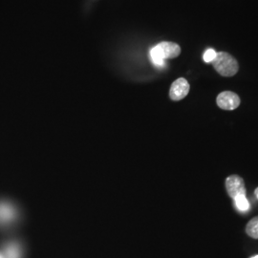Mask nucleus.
<instances>
[{
  "mask_svg": "<svg viewBox=\"0 0 258 258\" xmlns=\"http://www.w3.org/2000/svg\"><path fill=\"white\" fill-rule=\"evenodd\" d=\"M0 258H3V257H2V256H1V255H0Z\"/></svg>",
  "mask_w": 258,
  "mask_h": 258,
  "instance_id": "obj_13",
  "label": "nucleus"
},
{
  "mask_svg": "<svg viewBox=\"0 0 258 258\" xmlns=\"http://www.w3.org/2000/svg\"><path fill=\"white\" fill-rule=\"evenodd\" d=\"M212 64L215 70L223 77H232L239 70L237 60L227 52L217 53Z\"/></svg>",
  "mask_w": 258,
  "mask_h": 258,
  "instance_id": "obj_2",
  "label": "nucleus"
},
{
  "mask_svg": "<svg viewBox=\"0 0 258 258\" xmlns=\"http://www.w3.org/2000/svg\"><path fill=\"white\" fill-rule=\"evenodd\" d=\"M234 203L236 206V209L241 212H248L249 210V203L246 197V195H239L237 197H235L234 199Z\"/></svg>",
  "mask_w": 258,
  "mask_h": 258,
  "instance_id": "obj_7",
  "label": "nucleus"
},
{
  "mask_svg": "<svg viewBox=\"0 0 258 258\" xmlns=\"http://www.w3.org/2000/svg\"><path fill=\"white\" fill-rule=\"evenodd\" d=\"M254 194H255V196H256V198L258 199V187L255 189V191H254Z\"/></svg>",
  "mask_w": 258,
  "mask_h": 258,
  "instance_id": "obj_11",
  "label": "nucleus"
},
{
  "mask_svg": "<svg viewBox=\"0 0 258 258\" xmlns=\"http://www.w3.org/2000/svg\"><path fill=\"white\" fill-rule=\"evenodd\" d=\"M251 258H258V255H255V256H253V257Z\"/></svg>",
  "mask_w": 258,
  "mask_h": 258,
  "instance_id": "obj_12",
  "label": "nucleus"
},
{
  "mask_svg": "<svg viewBox=\"0 0 258 258\" xmlns=\"http://www.w3.org/2000/svg\"><path fill=\"white\" fill-rule=\"evenodd\" d=\"M16 216V211L11 204L0 203V224H6L12 221Z\"/></svg>",
  "mask_w": 258,
  "mask_h": 258,
  "instance_id": "obj_6",
  "label": "nucleus"
},
{
  "mask_svg": "<svg viewBox=\"0 0 258 258\" xmlns=\"http://www.w3.org/2000/svg\"><path fill=\"white\" fill-rule=\"evenodd\" d=\"M217 105L224 110H234L240 104V98L237 94L231 91L220 93L216 99Z\"/></svg>",
  "mask_w": 258,
  "mask_h": 258,
  "instance_id": "obj_3",
  "label": "nucleus"
},
{
  "mask_svg": "<svg viewBox=\"0 0 258 258\" xmlns=\"http://www.w3.org/2000/svg\"><path fill=\"white\" fill-rule=\"evenodd\" d=\"M181 54V48L174 42L164 41L150 50V57L154 64L164 66L165 60L169 58H175Z\"/></svg>",
  "mask_w": 258,
  "mask_h": 258,
  "instance_id": "obj_1",
  "label": "nucleus"
},
{
  "mask_svg": "<svg viewBox=\"0 0 258 258\" xmlns=\"http://www.w3.org/2000/svg\"><path fill=\"white\" fill-rule=\"evenodd\" d=\"M226 188L232 199L239 195H246L244 180L238 175H231L227 178Z\"/></svg>",
  "mask_w": 258,
  "mask_h": 258,
  "instance_id": "obj_4",
  "label": "nucleus"
},
{
  "mask_svg": "<svg viewBox=\"0 0 258 258\" xmlns=\"http://www.w3.org/2000/svg\"><path fill=\"white\" fill-rule=\"evenodd\" d=\"M246 231L251 238L258 239V216L254 217L248 223L246 227Z\"/></svg>",
  "mask_w": 258,
  "mask_h": 258,
  "instance_id": "obj_8",
  "label": "nucleus"
},
{
  "mask_svg": "<svg viewBox=\"0 0 258 258\" xmlns=\"http://www.w3.org/2000/svg\"><path fill=\"white\" fill-rule=\"evenodd\" d=\"M217 52H215L213 49H209L206 51L205 55H204V61L205 62H212L214 60V58L216 57Z\"/></svg>",
  "mask_w": 258,
  "mask_h": 258,
  "instance_id": "obj_10",
  "label": "nucleus"
},
{
  "mask_svg": "<svg viewBox=\"0 0 258 258\" xmlns=\"http://www.w3.org/2000/svg\"><path fill=\"white\" fill-rule=\"evenodd\" d=\"M20 248L19 245L11 244L6 249V258H20Z\"/></svg>",
  "mask_w": 258,
  "mask_h": 258,
  "instance_id": "obj_9",
  "label": "nucleus"
},
{
  "mask_svg": "<svg viewBox=\"0 0 258 258\" xmlns=\"http://www.w3.org/2000/svg\"><path fill=\"white\" fill-rule=\"evenodd\" d=\"M189 89L190 86L187 81L184 78H180L171 84L169 90V97L172 101H181L187 96Z\"/></svg>",
  "mask_w": 258,
  "mask_h": 258,
  "instance_id": "obj_5",
  "label": "nucleus"
}]
</instances>
